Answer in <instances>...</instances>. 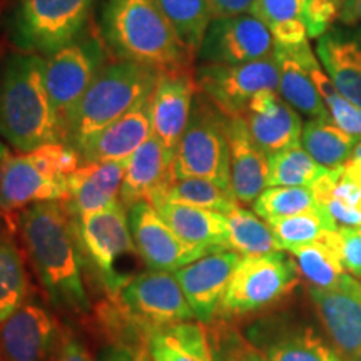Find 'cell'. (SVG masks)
Instances as JSON below:
<instances>
[{
	"mask_svg": "<svg viewBox=\"0 0 361 361\" xmlns=\"http://www.w3.org/2000/svg\"><path fill=\"white\" fill-rule=\"evenodd\" d=\"M173 164L174 154L151 135L128 159L119 194V201L126 209L137 202H151L154 206L164 200L176 179Z\"/></svg>",
	"mask_w": 361,
	"mask_h": 361,
	"instance_id": "obj_20",
	"label": "cell"
},
{
	"mask_svg": "<svg viewBox=\"0 0 361 361\" xmlns=\"http://www.w3.org/2000/svg\"><path fill=\"white\" fill-rule=\"evenodd\" d=\"M343 0H310L306 11V30L310 39H319L340 17Z\"/></svg>",
	"mask_w": 361,
	"mask_h": 361,
	"instance_id": "obj_44",
	"label": "cell"
},
{
	"mask_svg": "<svg viewBox=\"0 0 361 361\" xmlns=\"http://www.w3.org/2000/svg\"><path fill=\"white\" fill-rule=\"evenodd\" d=\"M288 252L295 258L300 274L310 283V286L338 290L355 278L343 268L336 251L328 245L324 234L318 241L291 247Z\"/></svg>",
	"mask_w": 361,
	"mask_h": 361,
	"instance_id": "obj_33",
	"label": "cell"
},
{
	"mask_svg": "<svg viewBox=\"0 0 361 361\" xmlns=\"http://www.w3.org/2000/svg\"><path fill=\"white\" fill-rule=\"evenodd\" d=\"M197 89L228 117L245 114L252 97L264 90H278L279 74L274 54L238 66L200 64Z\"/></svg>",
	"mask_w": 361,
	"mask_h": 361,
	"instance_id": "obj_10",
	"label": "cell"
},
{
	"mask_svg": "<svg viewBox=\"0 0 361 361\" xmlns=\"http://www.w3.org/2000/svg\"><path fill=\"white\" fill-rule=\"evenodd\" d=\"M74 221L85 268L106 296H116L141 273L137 259L142 258L130 234L128 209L117 201L106 209Z\"/></svg>",
	"mask_w": 361,
	"mask_h": 361,
	"instance_id": "obj_5",
	"label": "cell"
},
{
	"mask_svg": "<svg viewBox=\"0 0 361 361\" xmlns=\"http://www.w3.org/2000/svg\"><path fill=\"white\" fill-rule=\"evenodd\" d=\"M298 52H300L301 61L308 71L311 80H313L316 90L319 92V96L324 101V106L331 116L333 123L340 126L343 130L355 135V137L361 139V109L356 107L355 104H351L348 99L343 97L338 92L336 85L333 84V80L329 79L326 71L323 69V66L319 64L318 57L314 56V52L311 51L310 44L305 42L298 45Z\"/></svg>",
	"mask_w": 361,
	"mask_h": 361,
	"instance_id": "obj_35",
	"label": "cell"
},
{
	"mask_svg": "<svg viewBox=\"0 0 361 361\" xmlns=\"http://www.w3.org/2000/svg\"><path fill=\"white\" fill-rule=\"evenodd\" d=\"M19 236V214L0 209V324L34 291Z\"/></svg>",
	"mask_w": 361,
	"mask_h": 361,
	"instance_id": "obj_25",
	"label": "cell"
},
{
	"mask_svg": "<svg viewBox=\"0 0 361 361\" xmlns=\"http://www.w3.org/2000/svg\"><path fill=\"white\" fill-rule=\"evenodd\" d=\"M186 51L196 59L207 25L214 19L211 0H157Z\"/></svg>",
	"mask_w": 361,
	"mask_h": 361,
	"instance_id": "obj_36",
	"label": "cell"
},
{
	"mask_svg": "<svg viewBox=\"0 0 361 361\" xmlns=\"http://www.w3.org/2000/svg\"><path fill=\"white\" fill-rule=\"evenodd\" d=\"M27 156L45 176L59 183H67V178L82 164L79 152L64 141L47 142L27 152Z\"/></svg>",
	"mask_w": 361,
	"mask_h": 361,
	"instance_id": "obj_42",
	"label": "cell"
},
{
	"mask_svg": "<svg viewBox=\"0 0 361 361\" xmlns=\"http://www.w3.org/2000/svg\"><path fill=\"white\" fill-rule=\"evenodd\" d=\"M92 0H19L16 39L22 49L49 56L82 34Z\"/></svg>",
	"mask_w": 361,
	"mask_h": 361,
	"instance_id": "obj_9",
	"label": "cell"
},
{
	"mask_svg": "<svg viewBox=\"0 0 361 361\" xmlns=\"http://www.w3.org/2000/svg\"><path fill=\"white\" fill-rule=\"evenodd\" d=\"M67 183L49 178L27 154H11L0 173V209L19 214L47 201H66Z\"/></svg>",
	"mask_w": 361,
	"mask_h": 361,
	"instance_id": "obj_23",
	"label": "cell"
},
{
	"mask_svg": "<svg viewBox=\"0 0 361 361\" xmlns=\"http://www.w3.org/2000/svg\"><path fill=\"white\" fill-rule=\"evenodd\" d=\"M274 39L252 13L214 17L197 52L201 64L238 66L274 54Z\"/></svg>",
	"mask_w": 361,
	"mask_h": 361,
	"instance_id": "obj_13",
	"label": "cell"
},
{
	"mask_svg": "<svg viewBox=\"0 0 361 361\" xmlns=\"http://www.w3.org/2000/svg\"><path fill=\"white\" fill-rule=\"evenodd\" d=\"M224 216L228 221L229 250L241 255L243 258L283 251L273 229L255 211L238 204Z\"/></svg>",
	"mask_w": 361,
	"mask_h": 361,
	"instance_id": "obj_34",
	"label": "cell"
},
{
	"mask_svg": "<svg viewBox=\"0 0 361 361\" xmlns=\"http://www.w3.org/2000/svg\"><path fill=\"white\" fill-rule=\"evenodd\" d=\"M252 2H255V0H211V4H213L214 17L247 13L251 11Z\"/></svg>",
	"mask_w": 361,
	"mask_h": 361,
	"instance_id": "obj_47",
	"label": "cell"
},
{
	"mask_svg": "<svg viewBox=\"0 0 361 361\" xmlns=\"http://www.w3.org/2000/svg\"><path fill=\"white\" fill-rule=\"evenodd\" d=\"M310 188L318 206L323 207L338 226L361 228V186L345 174L343 166L328 169Z\"/></svg>",
	"mask_w": 361,
	"mask_h": 361,
	"instance_id": "obj_30",
	"label": "cell"
},
{
	"mask_svg": "<svg viewBox=\"0 0 361 361\" xmlns=\"http://www.w3.org/2000/svg\"><path fill=\"white\" fill-rule=\"evenodd\" d=\"M274 59H276L279 74V96L291 107H295L300 114L308 116L310 119L331 117L301 61L298 45L296 47L274 45Z\"/></svg>",
	"mask_w": 361,
	"mask_h": 361,
	"instance_id": "obj_28",
	"label": "cell"
},
{
	"mask_svg": "<svg viewBox=\"0 0 361 361\" xmlns=\"http://www.w3.org/2000/svg\"><path fill=\"white\" fill-rule=\"evenodd\" d=\"M206 329L213 361H268L234 322L216 318L206 324Z\"/></svg>",
	"mask_w": 361,
	"mask_h": 361,
	"instance_id": "obj_41",
	"label": "cell"
},
{
	"mask_svg": "<svg viewBox=\"0 0 361 361\" xmlns=\"http://www.w3.org/2000/svg\"><path fill=\"white\" fill-rule=\"evenodd\" d=\"M134 245L149 269L176 271L204 252L192 247L169 228L151 202H137L128 209Z\"/></svg>",
	"mask_w": 361,
	"mask_h": 361,
	"instance_id": "obj_16",
	"label": "cell"
},
{
	"mask_svg": "<svg viewBox=\"0 0 361 361\" xmlns=\"http://www.w3.org/2000/svg\"><path fill=\"white\" fill-rule=\"evenodd\" d=\"M196 92V69L192 66L161 72L151 96V124L152 135L171 154L176 152L189 123Z\"/></svg>",
	"mask_w": 361,
	"mask_h": 361,
	"instance_id": "obj_18",
	"label": "cell"
},
{
	"mask_svg": "<svg viewBox=\"0 0 361 361\" xmlns=\"http://www.w3.org/2000/svg\"><path fill=\"white\" fill-rule=\"evenodd\" d=\"M231 189L239 204H252L268 188L269 157L261 151L241 116L229 117Z\"/></svg>",
	"mask_w": 361,
	"mask_h": 361,
	"instance_id": "obj_26",
	"label": "cell"
},
{
	"mask_svg": "<svg viewBox=\"0 0 361 361\" xmlns=\"http://www.w3.org/2000/svg\"><path fill=\"white\" fill-rule=\"evenodd\" d=\"M161 72L128 59L116 57L104 64L82 99L62 121V141L78 149L99 130L147 101Z\"/></svg>",
	"mask_w": 361,
	"mask_h": 361,
	"instance_id": "obj_4",
	"label": "cell"
},
{
	"mask_svg": "<svg viewBox=\"0 0 361 361\" xmlns=\"http://www.w3.org/2000/svg\"><path fill=\"white\" fill-rule=\"evenodd\" d=\"M152 135L151 97L128 114L89 137L75 149L80 162H121L130 156Z\"/></svg>",
	"mask_w": 361,
	"mask_h": 361,
	"instance_id": "obj_21",
	"label": "cell"
},
{
	"mask_svg": "<svg viewBox=\"0 0 361 361\" xmlns=\"http://www.w3.org/2000/svg\"><path fill=\"white\" fill-rule=\"evenodd\" d=\"M318 207L311 188L305 186L266 188L258 196V200L252 202L255 213L264 221L308 213Z\"/></svg>",
	"mask_w": 361,
	"mask_h": 361,
	"instance_id": "obj_40",
	"label": "cell"
},
{
	"mask_svg": "<svg viewBox=\"0 0 361 361\" xmlns=\"http://www.w3.org/2000/svg\"><path fill=\"white\" fill-rule=\"evenodd\" d=\"M101 29L117 59L159 71L189 67L194 62L157 0H106Z\"/></svg>",
	"mask_w": 361,
	"mask_h": 361,
	"instance_id": "obj_3",
	"label": "cell"
},
{
	"mask_svg": "<svg viewBox=\"0 0 361 361\" xmlns=\"http://www.w3.org/2000/svg\"><path fill=\"white\" fill-rule=\"evenodd\" d=\"M154 207L186 245L197 247L204 255L229 250L228 221L223 213L171 201H161Z\"/></svg>",
	"mask_w": 361,
	"mask_h": 361,
	"instance_id": "obj_27",
	"label": "cell"
},
{
	"mask_svg": "<svg viewBox=\"0 0 361 361\" xmlns=\"http://www.w3.org/2000/svg\"><path fill=\"white\" fill-rule=\"evenodd\" d=\"M316 56L338 92L361 109V27H331L316 42Z\"/></svg>",
	"mask_w": 361,
	"mask_h": 361,
	"instance_id": "obj_22",
	"label": "cell"
},
{
	"mask_svg": "<svg viewBox=\"0 0 361 361\" xmlns=\"http://www.w3.org/2000/svg\"><path fill=\"white\" fill-rule=\"evenodd\" d=\"M109 298L146 340L157 329L196 319L174 271H141Z\"/></svg>",
	"mask_w": 361,
	"mask_h": 361,
	"instance_id": "obj_8",
	"label": "cell"
},
{
	"mask_svg": "<svg viewBox=\"0 0 361 361\" xmlns=\"http://www.w3.org/2000/svg\"><path fill=\"white\" fill-rule=\"evenodd\" d=\"M310 0H255L250 13L268 27L274 44L296 47L308 42L306 11Z\"/></svg>",
	"mask_w": 361,
	"mask_h": 361,
	"instance_id": "obj_31",
	"label": "cell"
},
{
	"mask_svg": "<svg viewBox=\"0 0 361 361\" xmlns=\"http://www.w3.org/2000/svg\"><path fill=\"white\" fill-rule=\"evenodd\" d=\"M162 201L202 207V209L218 211V213L223 214L229 213L233 207L239 204L233 189H228L214 183V180L202 178L174 179V183L171 184Z\"/></svg>",
	"mask_w": 361,
	"mask_h": 361,
	"instance_id": "obj_37",
	"label": "cell"
},
{
	"mask_svg": "<svg viewBox=\"0 0 361 361\" xmlns=\"http://www.w3.org/2000/svg\"><path fill=\"white\" fill-rule=\"evenodd\" d=\"M0 137L20 154L62 141L44 82V56L13 54L0 66Z\"/></svg>",
	"mask_w": 361,
	"mask_h": 361,
	"instance_id": "obj_2",
	"label": "cell"
},
{
	"mask_svg": "<svg viewBox=\"0 0 361 361\" xmlns=\"http://www.w3.org/2000/svg\"><path fill=\"white\" fill-rule=\"evenodd\" d=\"M8 156H11V152H8L6 144L0 141V173H2V168L4 164H6V161L8 159Z\"/></svg>",
	"mask_w": 361,
	"mask_h": 361,
	"instance_id": "obj_50",
	"label": "cell"
},
{
	"mask_svg": "<svg viewBox=\"0 0 361 361\" xmlns=\"http://www.w3.org/2000/svg\"><path fill=\"white\" fill-rule=\"evenodd\" d=\"M144 361H151V358H149V356L146 355V356H144Z\"/></svg>",
	"mask_w": 361,
	"mask_h": 361,
	"instance_id": "obj_51",
	"label": "cell"
},
{
	"mask_svg": "<svg viewBox=\"0 0 361 361\" xmlns=\"http://www.w3.org/2000/svg\"><path fill=\"white\" fill-rule=\"evenodd\" d=\"M151 361H213L206 324L183 322L151 333L147 338Z\"/></svg>",
	"mask_w": 361,
	"mask_h": 361,
	"instance_id": "obj_29",
	"label": "cell"
},
{
	"mask_svg": "<svg viewBox=\"0 0 361 361\" xmlns=\"http://www.w3.org/2000/svg\"><path fill=\"white\" fill-rule=\"evenodd\" d=\"M229 117L197 89L189 123L174 152V176L202 178L231 189Z\"/></svg>",
	"mask_w": 361,
	"mask_h": 361,
	"instance_id": "obj_7",
	"label": "cell"
},
{
	"mask_svg": "<svg viewBox=\"0 0 361 361\" xmlns=\"http://www.w3.org/2000/svg\"><path fill=\"white\" fill-rule=\"evenodd\" d=\"M343 169H345V174L350 179H353L361 186V161H346L343 164Z\"/></svg>",
	"mask_w": 361,
	"mask_h": 361,
	"instance_id": "obj_49",
	"label": "cell"
},
{
	"mask_svg": "<svg viewBox=\"0 0 361 361\" xmlns=\"http://www.w3.org/2000/svg\"><path fill=\"white\" fill-rule=\"evenodd\" d=\"M241 117L251 137L268 157L301 144L303 121L300 112L284 101L278 90H264L252 97Z\"/></svg>",
	"mask_w": 361,
	"mask_h": 361,
	"instance_id": "obj_19",
	"label": "cell"
},
{
	"mask_svg": "<svg viewBox=\"0 0 361 361\" xmlns=\"http://www.w3.org/2000/svg\"><path fill=\"white\" fill-rule=\"evenodd\" d=\"M300 269L286 251L241 258L229 279L216 318L229 322L266 313L291 295Z\"/></svg>",
	"mask_w": 361,
	"mask_h": 361,
	"instance_id": "obj_6",
	"label": "cell"
},
{
	"mask_svg": "<svg viewBox=\"0 0 361 361\" xmlns=\"http://www.w3.org/2000/svg\"><path fill=\"white\" fill-rule=\"evenodd\" d=\"M241 258L229 250L216 251L174 271L194 318L200 323L209 324L216 319L229 279Z\"/></svg>",
	"mask_w": 361,
	"mask_h": 361,
	"instance_id": "obj_17",
	"label": "cell"
},
{
	"mask_svg": "<svg viewBox=\"0 0 361 361\" xmlns=\"http://www.w3.org/2000/svg\"><path fill=\"white\" fill-rule=\"evenodd\" d=\"M104 66L102 49L96 40L79 37L44 57V82L62 121L74 109Z\"/></svg>",
	"mask_w": 361,
	"mask_h": 361,
	"instance_id": "obj_11",
	"label": "cell"
},
{
	"mask_svg": "<svg viewBox=\"0 0 361 361\" xmlns=\"http://www.w3.org/2000/svg\"><path fill=\"white\" fill-rule=\"evenodd\" d=\"M49 361H97L90 355L82 338L69 324H62L61 335Z\"/></svg>",
	"mask_w": 361,
	"mask_h": 361,
	"instance_id": "obj_45",
	"label": "cell"
},
{
	"mask_svg": "<svg viewBox=\"0 0 361 361\" xmlns=\"http://www.w3.org/2000/svg\"><path fill=\"white\" fill-rule=\"evenodd\" d=\"M266 223L273 229L283 251H290L291 247L296 246L310 245V243L322 239L326 231L340 228L336 221L323 207L308 211V213L288 216V218L269 219Z\"/></svg>",
	"mask_w": 361,
	"mask_h": 361,
	"instance_id": "obj_38",
	"label": "cell"
},
{
	"mask_svg": "<svg viewBox=\"0 0 361 361\" xmlns=\"http://www.w3.org/2000/svg\"><path fill=\"white\" fill-rule=\"evenodd\" d=\"M62 323L37 293L0 324V361H49Z\"/></svg>",
	"mask_w": 361,
	"mask_h": 361,
	"instance_id": "obj_12",
	"label": "cell"
},
{
	"mask_svg": "<svg viewBox=\"0 0 361 361\" xmlns=\"http://www.w3.org/2000/svg\"><path fill=\"white\" fill-rule=\"evenodd\" d=\"M245 335L268 361H343L314 328L290 314L258 318Z\"/></svg>",
	"mask_w": 361,
	"mask_h": 361,
	"instance_id": "obj_14",
	"label": "cell"
},
{
	"mask_svg": "<svg viewBox=\"0 0 361 361\" xmlns=\"http://www.w3.org/2000/svg\"><path fill=\"white\" fill-rule=\"evenodd\" d=\"M338 20L343 25H360L361 24V0H343L341 12Z\"/></svg>",
	"mask_w": 361,
	"mask_h": 361,
	"instance_id": "obj_48",
	"label": "cell"
},
{
	"mask_svg": "<svg viewBox=\"0 0 361 361\" xmlns=\"http://www.w3.org/2000/svg\"><path fill=\"white\" fill-rule=\"evenodd\" d=\"M19 236L27 263L54 310L72 319H89L92 305L84 284L82 251L64 202H37L20 211Z\"/></svg>",
	"mask_w": 361,
	"mask_h": 361,
	"instance_id": "obj_1",
	"label": "cell"
},
{
	"mask_svg": "<svg viewBox=\"0 0 361 361\" xmlns=\"http://www.w3.org/2000/svg\"><path fill=\"white\" fill-rule=\"evenodd\" d=\"M358 137L343 130L340 126L328 119H310L303 124L301 146L313 159L326 169H335L345 164L353 152Z\"/></svg>",
	"mask_w": 361,
	"mask_h": 361,
	"instance_id": "obj_32",
	"label": "cell"
},
{
	"mask_svg": "<svg viewBox=\"0 0 361 361\" xmlns=\"http://www.w3.org/2000/svg\"><path fill=\"white\" fill-rule=\"evenodd\" d=\"M311 305L343 361H361V283L351 278L338 290L308 286Z\"/></svg>",
	"mask_w": 361,
	"mask_h": 361,
	"instance_id": "obj_15",
	"label": "cell"
},
{
	"mask_svg": "<svg viewBox=\"0 0 361 361\" xmlns=\"http://www.w3.org/2000/svg\"><path fill=\"white\" fill-rule=\"evenodd\" d=\"M128 161L80 164L67 178V200L62 201L74 219L97 213L119 201Z\"/></svg>",
	"mask_w": 361,
	"mask_h": 361,
	"instance_id": "obj_24",
	"label": "cell"
},
{
	"mask_svg": "<svg viewBox=\"0 0 361 361\" xmlns=\"http://www.w3.org/2000/svg\"><path fill=\"white\" fill-rule=\"evenodd\" d=\"M328 245L336 251L343 268L356 279H361V228H346L324 233Z\"/></svg>",
	"mask_w": 361,
	"mask_h": 361,
	"instance_id": "obj_43",
	"label": "cell"
},
{
	"mask_svg": "<svg viewBox=\"0 0 361 361\" xmlns=\"http://www.w3.org/2000/svg\"><path fill=\"white\" fill-rule=\"evenodd\" d=\"M146 355V348H133V346L116 345V343H102L101 348H99L97 361H144Z\"/></svg>",
	"mask_w": 361,
	"mask_h": 361,
	"instance_id": "obj_46",
	"label": "cell"
},
{
	"mask_svg": "<svg viewBox=\"0 0 361 361\" xmlns=\"http://www.w3.org/2000/svg\"><path fill=\"white\" fill-rule=\"evenodd\" d=\"M326 168L318 164L306 149L298 146L288 147L269 156L268 188L274 186H305L310 188L316 179L326 173Z\"/></svg>",
	"mask_w": 361,
	"mask_h": 361,
	"instance_id": "obj_39",
	"label": "cell"
}]
</instances>
